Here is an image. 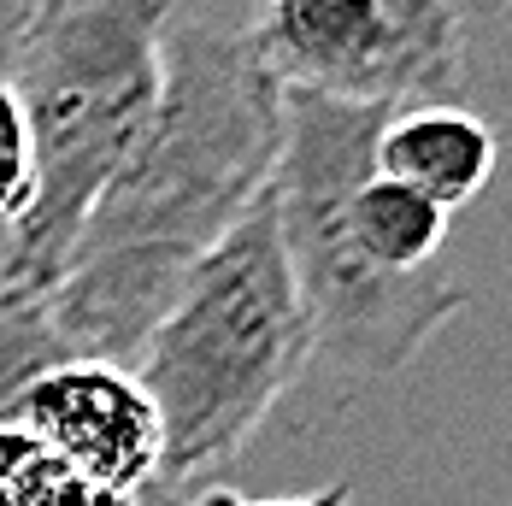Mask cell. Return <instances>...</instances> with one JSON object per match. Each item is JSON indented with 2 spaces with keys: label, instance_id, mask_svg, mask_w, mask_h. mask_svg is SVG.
I'll list each match as a JSON object with an SVG mask.
<instances>
[{
  "label": "cell",
  "instance_id": "5",
  "mask_svg": "<svg viewBox=\"0 0 512 506\" xmlns=\"http://www.w3.org/2000/svg\"><path fill=\"white\" fill-rule=\"evenodd\" d=\"M277 89L354 106H454L465 89L460 0H259L248 24Z\"/></svg>",
  "mask_w": 512,
  "mask_h": 506
},
{
  "label": "cell",
  "instance_id": "13",
  "mask_svg": "<svg viewBox=\"0 0 512 506\" xmlns=\"http://www.w3.org/2000/svg\"><path fill=\"white\" fill-rule=\"evenodd\" d=\"M53 0H0V65H6V53L18 48V36L48 12Z\"/></svg>",
  "mask_w": 512,
  "mask_h": 506
},
{
  "label": "cell",
  "instance_id": "9",
  "mask_svg": "<svg viewBox=\"0 0 512 506\" xmlns=\"http://www.w3.org/2000/svg\"><path fill=\"white\" fill-rule=\"evenodd\" d=\"M0 506H112L101 489H89L42 436L24 424H0Z\"/></svg>",
  "mask_w": 512,
  "mask_h": 506
},
{
  "label": "cell",
  "instance_id": "3",
  "mask_svg": "<svg viewBox=\"0 0 512 506\" xmlns=\"http://www.w3.org/2000/svg\"><path fill=\"white\" fill-rule=\"evenodd\" d=\"M171 0H53L0 77L24 106L36 201L0 253V289L48 295L83 218L136 153L159 106Z\"/></svg>",
  "mask_w": 512,
  "mask_h": 506
},
{
  "label": "cell",
  "instance_id": "2",
  "mask_svg": "<svg viewBox=\"0 0 512 506\" xmlns=\"http://www.w3.org/2000/svg\"><path fill=\"white\" fill-rule=\"evenodd\" d=\"M307 365L312 324L265 189L189 271L130 365L159 412V477L148 495H183L218 477L265 430L271 406Z\"/></svg>",
  "mask_w": 512,
  "mask_h": 506
},
{
  "label": "cell",
  "instance_id": "12",
  "mask_svg": "<svg viewBox=\"0 0 512 506\" xmlns=\"http://www.w3.org/2000/svg\"><path fill=\"white\" fill-rule=\"evenodd\" d=\"M195 506H348V483H330V489H318V495H289V501H242V495H230V489H212V495H201Z\"/></svg>",
  "mask_w": 512,
  "mask_h": 506
},
{
  "label": "cell",
  "instance_id": "10",
  "mask_svg": "<svg viewBox=\"0 0 512 506\" xmlns=\"http://www.w3.org/2000/svg\"><path fill=\"white\" fill-rule=\"evenodd\" d=\"M53 365H65V354H59L48 318H42V301L0 289V424L12 418L18 395Z\"/></svg>",
  "mask_w": 512,
  "mask_h": 506
},
{
  "label": "cell",
  "instance_id": "6",
  "mask_svg": "<svg viewBox=\"0 0 512 506\" xmlns=\"http://www.w3.org/2000/svg\"><path fill=\"white\" fill-rule=\"evenodd\" d=\"M12 424L42 436L112 506H142L159 477V412L130 365L65 359L18 395Z\"/></svg>",
  "mask_w": 512,
  "mask_h": 506
},
{
  "label": "cell",
  "instance_id": "1",
  "mask_svg": "<svg viewBox=\"0 0 512 506\" xmlns=\"http://www.w3.org/2000/svg\"><path fill=\"white\" fill-rule=\"evenodd\" d=\"M159 59L154 118L42 295L65 359L136 365L189 271L271 189L283 153V89L248 30L171 18Z\"/></svg>",
  "mask_w": 512,
  "mask_h": 506
},
{
  "label": "cell",
  "instance_id": "4",
  "mask_svg": "<svg viewBox=\"0 0 512 506\" xmlns=\"http://www.w3.org/2000/svg\"><path fill=\"white\" fill-rule=\"evenodd\" d=\"M389 124L383 106H354L330 95L283 89V153L271 171V212L295 295L312 324V359L354 371V377H395L424 354V342L471 306L442 265L383 277L371 271L342 230V206L377 171V130Z\"/></svg>",
  "mask_w": 512,
  "mask_h": 506
},
{
  "label": "cell",
  "instance_id": "11",
  "mask_svg": "<svg viewBox=\"0 0 512 506\" xmlns=\"http://www.w3.org/2000/svg\"><path fill=\"white\" fill-rule=\"evenodd\" d=\"M36 201V159H30V130L12 83L0 77V236L18 230V218Z\"/></svg>",
  "mask_w": 512,
  "mask_h": 506
},
{
  "label": "cell",
  "instance_id": "8",
  "mask_svg": "<svg viewBox=\"0 0 512 506\" xmlns=\"http://www.w3.org/2000/svg\"><path fill=\"white\" fill-rule=\"evenodd\" d=\"M448 218L436 201H424L418 189L395 177H365L348 206H342V230L359 248V259L383 277H412V271H436V259L448 248Z\"/></svg>",
  "mask_w": 512,
  "mask_h": 506
},
{
  "label": "cell",
  "instance_id": "7",
  "mask_svg": "<svg viewBox=\"0 0 512 506\" xmlns=\"http://www.w3.org/2000/svg\"><path fill=\"white\" fill-rule=\"evenodd\" d=\"M371 165L377 177H395L442 212H454L489 189L501 165V142L465 106H407V112H389V124L377 130Z\"/></svg>",
  "mask_w": 512,
  "mask_h": 506
}]
</instances>
